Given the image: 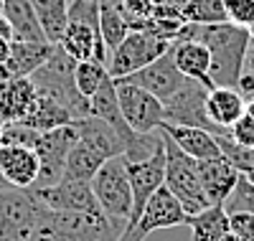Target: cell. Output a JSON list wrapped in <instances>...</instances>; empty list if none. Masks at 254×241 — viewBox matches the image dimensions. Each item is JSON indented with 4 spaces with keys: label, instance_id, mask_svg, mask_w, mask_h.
<instances>
[{
    "label": "cell",
    "instance_id": "obj_1",
    "mask_svg": "<svg viewBox=\"0 0 254 241\" xmlns=\"http://www.w3.org/2000/svg\"><path fill=\"white\" fill-rule=\"evenodd\" d=\"M201 41L211 54V81L214 86H234L244 71V59L249 49V31L234 23H214V26H196L186 23L176 41ZM173 41V43H176Z\"/></svg>",
    "mask_w": 254,
    "mask_h": 241
},
{
    "label": "cell",
    "instance_id": "obj_2",
    "mask_svg": "<svg viewBox=\"0 0 254 241\" xmlns=\"http://www.w3.org/2000/svg\"><path fill=\"white\" fill-rule=\"evenodd\" d=\"M89 185L94 190V198L102 213L125 231L127 221L132 216V188H130V178H127L125 158L117 155V158L104 160L102 168L94 173V178L89 181Z\"/></svg>",
    "mask_w": 254,
    "mask_h": 241
},
{
    "label": "cell",
    "instance_id": "obj_3",
    "mask_svg": "<svg viewBox=\"0 0 254 241\" xmlns=\"http://www.w3.org/2000/svg\"><path fill=\"white\" fill-rule=\"evenodd\" d=\"M163 142H165V188L181 201V206L188 216H196L211 206L203 193L201 178H198L196 160L188 158L186 152H181L165 132H163Z\"/></svg>",
    "mask_w": 254,
    "mask_h": 241
},
{
    "label": "cell",
    "instance_id": "obj_4",
    "mask_svg": "<svg viewBox=\"0 0 254 241\" xmlns=\"http://www.w3.org/2000/svg\"><path fill=\"white\" fill-rule=\"evenodd\" d=\"M41 211L31 188H0V241H28Z\"/></svg>",
    "mask_w": 254,
    "mask_h": 241
},
{
    "label": "cell",
    "instance_id": "obj_5",
    "mask_svg": "<svg viewBox=\"0 0 254 241\" xmlns=\"http://www.w3.org/2000/svg\"><path fill=\"white\" fill-rule=\"evenodd\" d=\"M186 221H188V213L183 211L181 201L163 185V188H158L150 195V201L145 203L140 218H137L132 226H127L120 234L117 241H145L150 234H155L160 229L186 226Z\"/></svg>",
    "mask_w": 254,
    "mask_h": 241
},
{
    "label": "cell",
    "instance_id": "obj_6",
    "mask_svg": "<svg viewBox=\"0 0 254 241\" xmlns=\"http://www.w3.org/2000/svg\"><path fill=\"white\" fill-rule=\"evenodd\" d=\"M173 43L168 41H160L145 31H130L122 43L110 54V61H107V71L112 79H125L140 69H145L147 63H153L155 59H160Z\"/></svg>",
    "mask_w": 254,
    "mask_h": 241
},
{
    "label": "cell",
    "instance_id": "obj_7",
    "mask_svg": "<svg viewBox=\"0 0 254 241\" xmlns=\"http://www.w3.org/2000/svg\"><path fill=\"white\" fill-rule=\"evenodd\" d=\"M76 127L64 124V127H54V129H44V132L36 135L33 150L38 155L41 170H38V181L33 188H49L56 185L64 178V165H66V155L71 145L76 142Z\"/></svg>",
    "mask_w": 254,
    "mask_h": 241
},
{
    "label": "cell",
    "instance_id": "obj_8",
    "mask_svg": "<svg viewBox=\"0 0 254 241\" xmlns=\"http://www.w3.org/2000/svg\"><path fill=\"white\" fill-rule=\"evenodd\" d=\"M206 97H208V89L203 84H198L193 79H186V84L181 89L163 102V122L183 124V127H201V129H208L214 135H226L208 120Z\"/></svg>",
    "mask_w": 254,
    "mask_h": 241
},
{
    "label": "cell",
    "instance_id": "obj_9",
    "mask_svg": "<svg viewBox=\"0 0 254 241\" xmlns=\"http://www.w3.org/2000/svg\"><path fill=\"white\" fill-rule=\"evenodd\" d=\"M115 92L120 102V112L135 132L147 135L163 124V102L155 94L130 81H115Z\"/></svg>",
    "mask_w": 254,
    "mask_h": 241
},
{
    "label": "cell",
    "instance_id": "obj_10",
    "mask_svg": "<svg viewBox=\"0 0 254 241\" xmlns=\"http://www.w3.org/2000/svg\"><path fill=\"white\" fill-rule=\"evenodd\" d=\"M127 178H130V188H132V216L127 221V226H132L140 218L145 203L150 201V195L165 185V142L150 158L137 160V163H127Z\"/></svg>",
    "mask_w": 254,
    "mask_h": 241
},
{
    "label": "cell",
    "instance_id": "obj_11",
    "mask_svg": "<svg viewBox=\"0 0 254 241\" xmlns=\"http://www.w3.org/2000/svg\"><path fill=\"white\" fill-rule=\"evenodd\" d=\"M33 195L38 198V203L49 208V211H102L94 190L87 181H71V178H61L56 185L49 188H31Z\"/></svg>",
    "mask_w": 254,
    "mask_h": 241
},
{
    "label": "cell",
    "instance_id": "obj_12",
    "mask_svg": "<svg viewBox=\"0 0 254 241\" xmlns=\"http://www.w3.org/2000/svg\"><path fill=\"white\" fill-rule=\"evenodd\" d=\"M115 81H130L137 84L142 89H147L150 94H155L160 102H165L171 94H176L181 86L186 84V76L178 71L176 59H173V46L168 49L160 59H155L153 63H147L145 69L125 76V79H115Z\"/></svg>",
    "mask_w": 254,
    "mask_h": 241
},
{
    "label": "cell",
    "instance_id": "obj_13",
    "mask_svg": "<svg viewBox=\"0 0 254 241\" xmlns=\"http://www.w3.org/2000/svg\"><path fill=\"white\" fill-rule=\"evenodd\" d=\"M38 155L28 145L5 142L0 145V173L10 188H33L38 181Z\"/></svg>",
    "mask_w": 254,
    "mask_h": 241
},
{
    "label": "cell",
    "instance_id": "obj_14",
    "mask_svg": "<svg viewBox=\"0 0 254 241\" xmlns=\"http://www.w3.org/2000/svg\"><path fill=\"white\" fill-rule=\"evenodd\" d=\"M51 49H54V43H36V41L13 38L8 61L0 63V89H3L8 81L31 76L36 69H41L49 61Z\"/></svg>",
    "mask_w": 254,
    "mask_h": 241
},
{
    "label": "cell",
    "instance_id": "obj_15",
    "mask_svg": "<svg viewBox=\"0 0 254 241\" xmlns=\"http://www.w3.org/2000/svg\"><path fill=\"white\" fill-rule=\"evenodd\" d=\"M59 46L76 63L89 61V59H97L102 63L110 61V51L102 41L99 26H89V23H81V20H69L64 33H61V38H59Z\"/></svg>",
    "mask_w": 254,
    "mask_h": 241
},
{
    "label": "cell",
    "instance_id": "obj_16",
    "mask_svg": "<svg viewBox=\"0 0 254 241\" xmlns=\"http://www.w3.org/2000/svg\"><path fill=\"white\" fill-rule=\"evenodd\" d=\"M196 168H198V178H201V185H203L208 203L211 206H224L229 201L231 190L237 188V181H239L237 168L224 155L196 160Z\"/></svg>",
    "mask_w": 254,
    "mask_h": 241
},
{
    "label": "cell",
    "instance_id": "obj_17",
    "mask_svg": "<svg viewBox=\"0 0 254 241\" xmlns=\"http://www.w3.org/2000/svg\"><path fill=\"white\" fill-rule=\"evenodd\" d=\"M89 115L97 117V120H102V122H107L115 132L122 137L125 147L132 145V142L140 137V132H135V129L125 122V117H122V112H120V102H117L115 79H112V76L89 97Z\"/></svg>",
    "mask_w": 254,
    "mask_h": 241
},
{
    "label": "cell",
    "instance_id": "obj_18",
    "mask_svg": "<svg viewBox=\"0 0 254 241\" xmlns=\"http://www.w3.org/2000/svg\"><path fill=\"white\" fill-rule=\"evenodd\" d=\"M160 129L176 142V147L181 152H186L188 158L193 160H206V158H216L221 155L216 135L208 132V129L201 127H183V124H171V122H163Z\"/></svg>",
    "mask_w": 254,
    "mask_h": 241
},
{
    "label": "cell",
    "instance_id": "obj_19",
    "mask_svg": "<svg viewBox=\"0 0 254 241\" xmlns=\"http://www.w3.org/2000/svg\"><path fill=\"white\" fill-rule=\"evenodd\" d=\"M173 59L176 66L186 79H193L198 84H203L206 89H214L208 71H211V54L206 49V43L201 41H176L173 43Z\"/></svg>",
    "mask_w": 254,
    "mask_h": 241
},
{
    "label": "cell",
    "instance_id": "obj_20",
    "mask_svg": "<svg viewBox=\"0 0 254 241\" xmlns=\"http://www.w3.org/2000/svg\"><path fill=\"white\" fill-rule=\"evenodd\" d=\"M244 109H247V99L234 89V86H214V89H208L206 112H208V120L214 122L221 132L229 135V127L244 115Z\"/></svg>",
    "mask_w": 254,
    "mask_h": 241
},
{
    "label": "cell",
    "instance_id": "obj_21",
    "mask_svg": "<svg viewBox=\"0 0 254 241\" xmlns=\"http://www.w3.org/2000/svg\"><path fill=\"white\" fill-rule=\"evenodd\" d=\"M36 97H38V92H36L31 76L8 81L3 89H0V117L8 124L10 122H23L31 115Z\"/></svg>",
    "mask_w": 254,
    "mask_h": 241
},
{
    "label": "cell",
    "instance_id": "obj_22",
    "mask_svg": "<svg viewBox=\"0 0 254 241\" xmlns=\"http://www.w3.org/2000/svg\"><path fill=\"white\" fill-rule=\"evenodd\" d=\"M74 127H76V135L81 140H87L92 147H97L104 158H117L125 152V142L122 137L115 132V129L102 122L97 117H81V120H74Z\"/></svg>",
    "mask_w": 254,
    "mask_h": 241
},
{
    "label": "cell",
    "instance_id": "obj_23",
    "mask_svg": "<svg viewBox=\"0 0 254 241\" xmlns=\"http://www.w3.org/2000/svg\"><path fill=\"white\" fill-rule=\"evenodd\" d=\"M104 160H110V158H104L102 152L97 147H92L87 140H81L76 137V142L71 145L69 150V155H66V165H64V178H71V181H92L94 178V173L102 168Z\"/></svg>",
    "mask_w": 254,
    "mask_h": 241
},
{
    "label": "cell",
    "instance_id": "obj_24",
    "mask_svg": "<svg viewBox=\"0 0 254 241\" xmlns=\"http://www.w3.org/2000/svg\"><path fill=\"white\" fill-rule=\"evenodd\" d=\"M186 226H190V241H221L229 231V213L224 206H208L196 216H188Z\"/></svg>",
    "mask_w": 254,
    "mask_h": 241
},
{
    "label": "cell",
    "instance_id": "obj_25",
    "mask_svg": "<svg viewBox=\"0 0 254 241\" xmlns=\"http://www.w3.org/2000/svg\"><path fill=\"white\" fill-rule=\"evenodd\" d=\"M38 26L49 43H59L64 28L69 23V0H31Z\"/></svg>",
    "mask_w": 254,
    "mask_h": 241
},
{
    "label": "cell",
    "instance_id": "obj_26",
    "mask_svg": "<svg viewBox=\"0 0 254 241\" xmlns=\"http://www.w3.org/2000/svg\"><path fill=\"white\" fill-rule=\"evenodd\" d=\"M71 115L64 109L59 102L44 97V94H38L36 97V104L31 109V115L20 122V124H26L31 129H36V132H44V129H54V127H64V124H71Z\"/></svg>",
    "mask_w": 254,
    "mask_h": 241
},
{
    "label": "cell",
    "instance_id": "obj_27",
    "mask_svg": "<svg viewBox=\"0 0 254 241\" xmlns=\"http://www.w3.org/2000/svg\"><path fill=\"white\" fill-rule=\"evenodd\" d=\"M99 33H102V41H104V46H107L110 54L122 43V38L130 33V23L125 20L120 8L115 3H110V0H102L99 3Z\"/></svg>",
    "mask_w": 254,
    "mask_h": 241
},
{
    "label": "cell",
    "instance_id": "obj_28",
    "mask_svg": "<svg viewBox=\"0 0 254 241\" xmlns=\"http://www.w3.org/2000/svg\"><path fill=\"white\" fill-rule=\"evenodd\" d=\"M186 23L196 26H214V23H229L224 0H188L181 8Z\"/></svg>",
    "mask_w": 254,
    "mask_h": 241
},
{
    "label": "cell",
    "instance_id": "obj_29",
    "mask_svg": "<svg viewBox=\"0 0 254 241\" xmlns=\"http://www.w3.org/2000/svg\"><path fill=\"white\" fill-rule=\"evenodd\" d=\"M107 79H110L107 63H102V61H97V59L79 61L76 66H74V84H76V89L87 97V99H89Z\"/></svg>",
    "mask_w": 254,
    "mask_h": 241
},
{
    "label": "cell",
    "instance_id": "obj_30",
    "mask_svg": "<svg viewBox=\"0 0 254 241\" xmlns=\"http://www.w3.org/2000/svg\"><path fill=\"white\" fill-rule=\"evenodd\" d=\"M216 142H219L221 155L237 168L239 175H254V147L237 145L234 140H229L226 135H216Z\"/></svg>",
    "mask_w": 254,
    "mask_h": 241
},
{
    "label": "cell",
    "instance_id": "obj_31",
    "mask_svg": "<svg viewBox=\"0 0 254 241\" xmlns=\"http://www.w3.org/2000/svg\"><path fill=\"white\" fill-rule=\"evenodd\" d=\"M117 8L125 15V20L130 23V28L140 20L150 18L155 10V0H117Z\"/></svg>",
    "mask_w": 254,
    "mask_h": 241
},
{
    "label": "cell",
    "instance_id": "obj_32",
    "mask_svg": "<svg viewBox=\"0 0 254 241\" xmlns=\"http://www.w3.org/2000/svg\"><path fill=\"white\" fill-rule=\"evenodd\" d=\"M226 20L234 26L249 28L254 23V0H224Z\"/></svg>",
    "mask_w": 254,
    "mask_h": 241
},
{
    "label": "cell",
    "instance_id": "obj_33",
    "mask_svg": "<svg viewBox=\"0 0 254 241\" xmlns=\"http://www.w3.org/2000/svg\"><path fill=\"white\" fill-rule=\"evenodd\" d=\"M229 229L239 236V241H254V213L249 211L229 213Z\"/></svg>",
    "mask_w": 254,
    "mask_h": 241
},
{
    "label": "cell",
    "instance_id": "obj_34",
    "mask_svg": "<svg viewBox=\"0 0 254 241\" xmlns=\"http://www.w3.org/2000/svg\"><path fill=\"white\" fill-rule=\"evenodd\" d=\"M229 140H234L237 145H244V147H254V120L249 115H242L234 124L229 127Z\"/></svg>",
    "mask_w": 254,
    "mask_h": 241
},
{
    "label": "cell",
    "instance_id": "obj_35",
    "mask_svg": "<svg viewBox=\"0 0 254 241\" xmlns=\"http://www.w3.org/2000/svg\"><path fill=\"white\" fill-rule=\"evenodd\" d=\"M237 92H239L244 99H252V97H254V74L242 71V76H239V81H237Z\"/></svg>",
    "mask_w": 254,
    "mask_h": 241
},
{
    "label": "cell",
    "instance_id": "obj_36",
    "mask_svg": "<svg viewBox=\"0 0 254 241\" xmlns=\"http://www.w3.org/2000/svg\"><path fill=\"white\" fill-rule=\"evenodd\" d=\"M0 38H8V41H13V28H10V23H8V18L0 13Z\"/></svg>",
    "mask_w": 254,
    "mask_h": 241
},
{
    "label": "cell",
    "instance_id": "obj_37",
    "mask_svg": "<svg viewBox=\"0 0 254 241\" xmlns=\"http://www.w3.org/2000/svg\"><path fill=\"white\" fill-rule=\"evenodd\" d=\"M244 71L254 74V41H249V49H247V59H244Z\"/></svg>",
    "mask_w": 254,
    "mask_h": 241
},
{
    "label": "cell",
    "instance_id": "obj_38",
    "mask_svg": "<svg viewBox=\"0 0 254 241\" xmlns=\"http://www.w3.org/2000/svg\"><path fill=\"white\" fill-rule=\"evenodd\" d=\"M10 43H13V41L0 38V63H5V61H8V56H10Z\"/></svg>",
    "mask_w": 254,
    "mask_h": 241
},
{
    "label": "cell",
    "instance_id": "obj_39",
    "mask_svg": "<svg viewBox=\"0 0 254 241\" xmlns=\"http://www.w3.org/2000/svg\"><path fill=\"white\" fill-rule=\"evenodd\" d=\"M188 0H155V5H173V8H183Z\"/></svg>",
    "mask_w": 254,
    "mask_h": 241
},
{
    "label": "cell",
    "instance_id": "obj_40",
    "mask_svg": "<svg viewBox=\"0 0 254 241\" xmlns=\"http://www.w3.org/2000/svg\"><path fill=\"white\" fill-rule=\"evenodd\" d=\"M5 124H8V122L0 117V145H5Z\"/></svg>",
    "mask_w": 254,
    "mask_h": 241
},
{
    "label": "cell",
    "instance_id": "obj_41",
    "mask_svg": "<svg viewBox=\"0 0 254 241\" xmlns=\"http://www.w3.org/2000/svg\"><path fill=\"white\" fill-rule=\"evenodd\" d=\"M221 241H239V236H237L234 231H231V229H229V231H226V234L221 236Z\"/></svg>",
    "mask_w": 254,
    "mask_h": 241
},
{
    "label": "cell",
    "instance_id": "obj_42",
    "mask_svg": "<svg viewBox=\"0 0 254 241\" xmlns=\"http://www.w3.org/2000/svg\"><path fill=\"white\" fill-rule=\"evenodd\" d=\"M0 188H10V185L5 183V178H3V173H0Z\"/></svg>",
    "mask_w": 254,
    "mask_h": 241
},
{
    "label": "cell",
    "instance_id": "obj_43",
    "mask_svg": "<svg viewBox=\"0 0 254 241\" xmlns=\"http://www.w3.org/2000/svg\"><path fill=\"white\" fill-rule=\"evenodd\" d=\"M247 31H249V36H252V41H254V23H252V26H249Z\"/></svg>",
    "mask_w": 254,
    "mask_h": 241
},
{
    "label": "cell",
    "instance_id": "obj_44",
    "mask_svg": "<svg viewBox=\"0 0 254 241\" xmlns=\"http://www.w3.org/2000/svg\"><path fill=\"white\" fill-rule=\"evenodd\" d=\"M244 178H249V181H252V183H254V175H244Z\"/></svg>",
    "mask_w": 254,
    "mask_h": 241
}]
</instances>
